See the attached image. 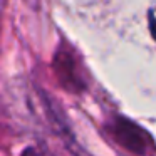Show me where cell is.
<instances>
[{"instance_id": "cell-1", "label": "cell", "mask_w": 156, "mask_h": 156, "mask_svg": "<svg viewBox=\"0 0 156 156\" xmlns=\"http://www.w3.org/2000/svg\"><path fill=\"white\" fill-rule=\"evenodd\" d=\"M112 133H114V138L118 139L119 144H122L126 149L136 153V154L148 156L149 151L154 148L148 133H144L139 126L133 124V122L126 121V119L116 121Z\"/></svg>"}, {"instance_id": "cell-2", "label": "cell", "mask_w": 156, "mask_h": 156, "mask_svg": "<svg viewBox=\"0 0 156 156\" xmlns=\"http://www.w3.org/2000/svg\"><path fill=\"white\" fill-rule=\"evenodd\" d=\"M55 66H57L59 77H61V81L67 87H79V77H77V72H76V64L72 61L71 54H67V52H59Z\"/></svg>"}, {"instance_id": "cell-3", "label": "cell", "mask_w": 156, "mask_h": 156, "mask_svg": "<svg viewBox=\"0 0 156 156\" xmlns=\"http://www.w3.org/2000/svg\"><path fill=\"white\" fill-rule=\"evenodd\" d=\"M149 27H151V34L156 39V10H153L149 14Z\"/></svg>"}]
</instances>
